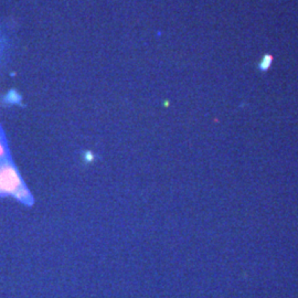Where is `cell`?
<instances>
[{"label":"cell","instance_id":"obj_3","mask_svg":"<svg viewBox=\"0 0 298 298\" xmlns=\"http://www.w3.org/2000/svg\"><path fill=\"white\" fill-rule=\"evenodd\" d=\"M6 154H7V151H6L5 143H3V141H2V139L0 138V159L5 158V157H6Z\"/></svg>","mask_w":298,"mask_h":298},{"label":"cell","instance_id":"obj_2","mask_svg":"<svg viewBox=\"0 0 298 298\" xmlns=\"http://www.w3.org/2000/svg\"><path fill=\"white\" fill-rule=\"evenodd\" d=\"M13 197L16 199H18V200H20V201H22V202H27L28 200L30 199V194H29L27 189L23 187V188H21L19 191H17Z\"/></svg>","mask_w":298,"mask_h":298},{"label":"cell","instance_id":"obj_1","mask_svg":"<svg viewBox=\"0 0 298 298\" xmlns=\"http://www.w3.org/2000/svg\"><path fill=\"white\" fill-rule=\"evenodd\" d=\"M23 188L19 172L10 164L0 165V195H15Z\"/></svg>","mask_w":298,"mask_h":298}]
</instances>
